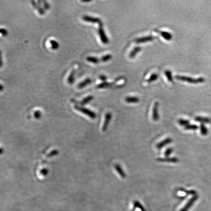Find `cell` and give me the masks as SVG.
<instances>
[{
	"label": "cell",
	"mask_w": 211,
	"mask_h": 211,
	"mask_svg": "<svg viewBox=\"0 0 211 211\" xmlns=\"http://www.w3.org/2000/svg\"><path fill=\"white\" fill-rule=\"evenodd\" d=\"M155 38L152 36H147L140 37L136 39L135 41L137 43H144V42H147L152 41V40H154Z\"/></svg>",
	"instance_id": "9"
},
{
	"label": "cell",
	"mask_w": 211,
	"mask_h": 211,
	"mask_svg": "<svg viewBox=\"0 0 211 211\" xmlns=\"http://www.w3.org/2000/svg\"><path fill=\"white\" fill-rule=\"evenodd\" d=\"M90 1H84V0H83V1H82V2H85V3H87V2H90Z\"/></svg>",
	"instance_id": "36"
},
{
	"label": "cell",
	"mask_w": 211,
	"mask_h": 211,
	"mask_svg": "<svg viewBox=\"0 0 211 211\" xmlns=\"http://www.w3.org/2000/svg\"><path fill=\"white\" fill-rule=\"evenodd\" d=\"M43 3V6H44V8L46 10H49L50 8V5L49 4V3L46 1V0H43L42 1Z\"/></svg>",
	"instance_id": "29"
},
{
	"label": "cell",
	"mask_w": 211,
	"mask_h": 211,
	"mask_svg": "<svg viewBox=\"0 0 211 211\" xmlns=\"http://www.w3.org/2000/svg\"><path fill=\"white\" fill-rule=\"evenodd\" d=\"M49 43L51 45V49L53 50H56L59 47V44L57 42L54 40H51L49 41Z\"/></svg>",
	"instance_id": "21"
},
{
	"label": "cell",
	"mask_w": 211,
	"mask_h": 211,
	"mask_svg": "<svg viewBox=\"0 0 211 211\" xmlns=\"http://www.w3.org/2000/svg\"><path fill=\"white\" fill-rule=\"evenodd\" d=\"M87 60L89 62H90L93 64H97L99 63V59L98 58L96 57H94V56H88L86 58Z\"/></svg>",
	"instance_id": "20"
},
{
	"label": "cell",
	"mask_w": 211,
	"mask_h": 211,
	"mask_svg": "<svg viewBox=\"0 0 211 211\" xmlns=\"http://www.w3.org/2000/svg\"><path fill=\"white\" fill-rule=\"evenodd\" d=\"M157 32L159 33L160 34H161V35L163 37V38L165 39L167 41H170L173 38L172 35L168 32L164 31H158V30H157Z\"/></svg>",
	"instance_id": "13"
},
{
	"label": "cell",
	"mask_w": 211,
	"mask_h": 211,
	"mask_svg": "<svg viewBox=\"0 0 211 211\" xmlns=\"http://www.w3.org/2000/svg\"><path fill=\"white\" fill-rule=\"evenodd\" d=\"M173 152V148H168V149H167V150H166L165 152L164 155L166 157H169L171 155V153Z\"/></svg>",
	"instance_id": "28"
},
{
	"label": "cell",
	"mask_w": 211,
	"mask_h": 211,
	"mask_svg": "<svg viewBox=\"0 0 211 211\" xmlns=\"http://www.w3.org/2000/svg\"><path fill=\"white\" fill-rule=\"evenodd\" d=\"M3 85H0V90H1V91H2V90H3Z\"/></svg>",
	"instance_id": "35"
},
{
	"label": "cell",
	"mask_w": 211,
	"mask_h": 211,
	"mask_svg": "<svg viewBox=\"0 0 211 211\" xmlns=\"http://www.w3.org/2000/svg\"><path fill=\"white\" fill-rule=\"evenodd\" d=\"M141 47H136L133 49L132 51L131 52L130 54V57L131 58H134L135 56L136 55L137 53L140 52V50H141Z\"/></svg>",
	"instance_id": "18"
},
{
	"label": "cell",
	"mask_w": 211,
	"mask_h": 211,
	"mask_svg": "<svg viewBox=\"0 0 211 211\" xmlns=\"http://www.w3.org/2000/svg\"><path fill=\"white\" fill-rule=\"evenodd\" d=\"M125 101L128 103H137L139 101V99L135 96H128L126 98Z\"/></svg>",
	"instance_id": "14"
},
{
	"label": "cell",
	"mask_w": 211,
	"mask_h": 211,
	"mask_svg": "<svg viewBox=\"0 0 211 211\" xmlns=\"http://www.w3.org/2000/svg\"><path fill=\"white\" fill-rule=\"evenodd\" d=\"M178 123L181 126H186L190 123L189 120L183 119H180L178 120Z\"/></svg>",
	"instance_id": "24"
},
{
	"label": "cell",
	"mask_w": 211,
	"mask_h": 211,
	"mask_svg": "<svg viewBox=\"0 0 211 211\" xmlns=\"http://www.w3.org/2000/svg\"><path fill=\"white\" fill-rule=\"evenodd\" d=\"M92 80L90 78H87L85 79L84 81L81 82V83H79L77 87L79 89H83L85 87H86V86H87L88 85L92 83Z\"/></svg>",
	"instance_id": "11"
},
{
	"label": "cell",
	"mask_w": 211,
	"mask_h": 211,
	"mask_svg": "<svg viewBox=\"0 0 211 211\" xmlns=\"http://www.w3.org/2000/svg\"><path fill=\"white\" fill-rule=\"evenodd\" d=\"M158 78V75L156 73H153L151 75V76L147 80V82L148 83H151L152 82L155 81V80H157Z\"/></svg>",
	"instance_id": "23"
},
{
	"label": "cell",
	"mask_w": 211,
	"mask_h": 211,
	"mask_svg": "<svg viewBox=\"0 0 211 211\" xmlns=\"http://www.w3.org/2000/svg\"><path fill=\"white\" fill-rule=\"evenodd\" d=\"M31 5H32V6L35 8L37 9V11H38L39 13L40 14V15H43L44 14V9H43V8H42L41 6L40 5H39L35 1H31Z\"/></svg>",
	"instance_id": "10"
},
{
	"label": "cell",
	"mask_w": 211,
	"mask_h": 211,
	"mask_svg": "<svg viewBox=\"0 0 211 211\" xmlns=\"http://www.w3.org/2000/svg\"><path fill=\"white\" fill-rule=\"evenodd\" d=\"M0 32H1V33L2 34V35L3 36H4V37H5V36H7V35H8V31H7V30H6L5 28H1V30H0Z\"/></svg>",
	"instance_id": "30"
},
{
	"label": "cell",
	"mask_w": 211,
	"mask_h": 211,
	"mask_svg": "<svg viewBox=\"0 0 211 211\" xmlns=\"http://www.w3.org/2000/svg\"><path fill=\"white\" fill-rule=\"evenodd\" d=\"M158 107H159L158 102H155L154 104V107L152 109V118L154 121H157L159 119Z\"/></svg>",
	"instance_id": "6"
},
{
	"label": "cell",
	"mask_w": 211,
	"mask_h": 211,
	"mask_svg": "<svg viewBox=\"0 0 211 211\" xmlns=\"http://www.w3.org/2000/svg\"><path fill=\"white\" fill-rule=\"evenodd\" d=\"M82 19L87 22L98 23L99 24L101 23V21L100 18L90 16L89 15H84L82 17Z\"/></svg>",
	"instance_id": "4"
},
{
	"label": "cell",
	"mask_w": 211,
	"mask_h": 211,
	"mask_svg": "<svg viewBox=\"0 0 211 211\" xmlns=\"http://www.w3.org/2000/svg\"><path fill=\"white\" fill-rule=\"evenodd\" d=\"M57 154V151H53L51 154L49 155V157H50V156H52V155H56Z\"/></svg>",
	"instance_id": "33"
},
{
	"label": "cell",
	"mask_w": 211,
	"mask_h": 211,
	"mask_svg": "<svg viewBox=\"0 0 211 211\" xmlns=\"http://www.w3.org/2000/svg\"><path fill=\"white\" fill-rule=\"evenodd\" d=\"M112 58V55L111 54L105 55L104 56H102L101 58V60L102 61V62H106L110 60Z\"/></svg>",
	"instance_id": "27"
},
{
	"label": "cell",
	"mask_w": 211,
	"mask_h": 211,
	"mask_svg": "<svg viewBox=\"0 0 211 211\" xmlns=\"http://www.w3.org/2000/svg\"><path fill=\"white\" fill-rule=\"evenodd\" d=\"M195 120L198 122L203 123H208L211 122V119L207 117H204L197 116L195 118Z\"/></svg>",
	"instance_id": "16"
},
{
	"label": "cell",
	"mask_w": 211,
	"mask_h": 211,
	"mask_svg": "<svg viewBox=\"0 0 211 211\" xmlns=\"http://www.w3.org/2000/svg\"><path fill=\"white\" fill-rule=\"evenodd\" d=\"M75 108L77 111H79L82 113L86 114L92 119H94L95 118H96V114H95V112H93L92 111H90V109H88L87 108H83V107H79L78 106L75 107Z\"/></svg>",
	"instance_id": "3"
},
{
	"label": "cell",
	"mask_w": 211,
	"mask_h": 211,
	"mask_svg": "<svg viewBox=\"0 0 211 211\" xmlns=\"http://www.w3.org/2000/svg\"><path fill=\"white\" fill-rule=\"evenodd\" d=\"M93 98L94 97L93 96L89 95V96H87L86 97L84 98L81 102H80V104L81 105H86V104L89 103V102H90L92 100Z\"/></svg>",
	"instance_id": "19"
},
{
	"label": "cell",
	"mask_w": 211,
	"mask_h": 211,
	"mask_svg": "<svg viewBox=\"0 0 211 211\" xmlns=\"http://www.w3.org/2000/svg\"><path fill=\"white\" fill-rule=\"evenodd\" d=\"M200 132L203 135H206L208 133V130L203 124H201Z\"/></svg>",
	"instance_id": "26"
},
{
	"label": "cell",
	"mask_w": 211,
	"mask_h": 211,
	"mask_svg": "<svg viewBox=\"0 0 211 211\" xmlns=\"http://www.w3.org/2000/svg\"><path fill=\"white\" fill-rule=\"evenodd\" d=\"M157 161L160 162L176 163L179 162V159L176 157H165V158H158Z\"/></svg>",
	"instance_id": "7"
},
{
	"label": "cell",
	"mask_w": 211,
	"mask_h": 211,
	"mask_svg": "<svg viewBox=\"0 0 211 211\" xmlns=\"http://www.w3.org/2000/svg\"><path fill=\"white\" fill-rule=\"evenodd\" d=\"M42 173H43V174H47V171L46 170H43V171H42Z\"/></svg>",
	"instance_id": "34"
},
{
	"label": "cell",
	"mask_w": 211,
	"mask_h": 211,
	"mask_svg": "<svg viewBox=\"0 0 211 211\" xmlns=\"http://www.w3.org/2000/svg\"><path fill=\"white\" fill-rule=\"evenodd\" d=\"M99 79L103 82H106L107 77L106 76H104V75H101V76H99Z\"/></svg>",
	"instance_id": "32"
},
{
	"label": "cell",
	"mask_w": 211,
	"mask_h": 211,
	"mask_svg": "<svg viewBox=\"0 0 211 211\" xmlns=\"http://www.w3.org/2000/svg\"><path fill=\"white\" fill-rule=\"evenodd\" d=\"M173 142V139L171 138H167L165 139L162 140L161 142L158 143L156 146L157 149H161L162 148H163L164 147L166 146V145H168L169 144Z\"/></svg>",
	"instance_id": "8"
},
{
	"label": "cell",
	"mask_w": 211,
	"mask_h": 211,
	"mask_svg": "<svg viewBox=\"0 0 211 211\" xmlns=\"http://www.w3.org/2000/svg\"><path fill=\"white\" fill-rule=\"evenodd\" d=\"M34 115L35 118L38 119V118H40L41 115V112H40V111H36L35 112H34Z\"/></svg>",
	"instance_id": "31"
},
{
	"label": "cell",
	"mask_w": 211,
	"mask_h": 211,
	"mask_svg": "<svg viewBox=\"0 0 211 211\" xmlns=\"http://www.w3.org/2000/svg\"><path fill=\"white\" fill-rule=\"evenodd\" d=\"M112 118V114L111 112H108L105 115V121L104 122L103 126L102 127V130L103 131H106L107 129L108 128V126L109 124L110 121Z\"/></svg>",
	"instance_id": "5"
},
{
	"label": "cell",
	"mask_w": 211,
	"mask_h": 211,
	"mask_svg": "<svg viewBox=\"0 0 211 211\" xmlns=\"http://www.w3.org/2000/svg\"><path fill=\"white\" fill-rule=\"evenodd\" d=\"M176 79L182 81L187 82L191 84H199L204 82L205 79L203 77H199L198 78H193L192 77H188L185 76H175Z\"/></svg>",
	"instance_id": "1"
},
{
	"label": "cell",
	"mask_w": 211,
	"mask_h": 211,
	"mask_svg": "<svg viewBox=\"0 0 211 211\" xmlns=\"http://www.w3.org/2000/svg\"><path fill=\"white\" fill-rule=\"evenodd\" d=\"M165 74L166 76L167 77V79L171 83H173L174 80H173V76H172L171 71H170L169 70H167L165 71Z\"/></svg>",
	"instance_id": "22"
},
{
	"label": "cell",
	"mask_w": 211,
	"mask_h": 211,
	"mask_svg": "<svg viewBox=\"0 0 211 211\" xmlns=\"http://www.w3.org/2000/svg\"><path fill=\"white\" fill-rule=\"evenodd\" d=\"M114 167H115V170H116V171H117V173L119 174L121 178L125 179V178L126 177V174L125 173L124 171L123 170L122 167H121L119 165L116 164Z\"/></svg>",
	"instance_id": "12"
},
{
	"label": "cell",
	"mask_w": 211,
	"mask_h": 211,
	"mask_svg": "<svg viewBox=\"0 0 211 211\" xmlns=\"http://www.w3.org/2000/svg\"><path fill=\"white\" fill-rule=\"evenodd\" d=\"M75 74H76V71L74 69H73V71L71 72L69 76H68V82L69 84H73L74 83V80H75Z\"/></svg>",
	"instance_id": "15"
},
{
	"label": "cell",
	"mask_w": 211,
	"mask_h": 211,
	"mask_svg": "<svg viewBox=\"0 0 211 211\" xmlns=\"http://www.w3.org/2000/svg\"><path fill=\"white\" fill-rule=\"evenodd\" d=\"M112 85V83H109L107 82H102V83L99 84L96 86V88L97 89H105V88H108L111 87Z\"/></svg>",
	"instance_id": "17"
},
{
	"label": "cell",
	"mask_w": 211,
	"mask_h": 211,
	"mask_svg": "<svg viewBox=\"0 0 211 211\" xmlns=\"http://www.w3.org/2000/svg\"><path fill=\"white\" fill-rule=\"evenodd\" d=\"M98 34L99 37L100 38L101 41L104 44H107L109 43V39L105 33V31L103 28V24L101 22L99 24V28H98Z\"/></svg>",
	"instance_id": "2"
},
{
	"label": "cell",
	"mask_w": 211,
	"mask_h": 211,
	"mask_svg": "<svg viewBox=\"0 0 211 211\" xmlns=\"http://www.w3.org/2000/svg\"><path fill=\"white\" fill-rule=\"evenodd\" d=\"M198 128V126L195 124H189L185 127V129L186 130H196Z\"/></svg>",
	"instance_id": "25"
}]
</instances>
